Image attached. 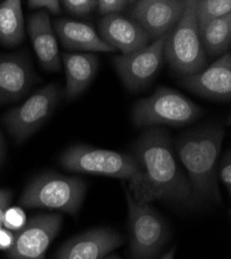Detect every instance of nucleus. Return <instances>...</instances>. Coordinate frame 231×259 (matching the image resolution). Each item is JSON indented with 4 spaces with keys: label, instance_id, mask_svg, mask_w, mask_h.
<instances>
[{
    "label": "nucleus",
    "instance_id": "nucleus-27",
    "mask_svg": "<svg viewBox=\"0 0 231 259\" xmlns=\"http://www.w3.org/2000/svg\"><path fill=\"white\" fill-rule=\"evenodd\" d=\"M13 197V192L7 189H0V227L4 225V218Z\"/></svg>",
    "mask_w": 231,
    "mask_h": 259
},
{
    "label": "nucleus",
    "instance_id": "nucleus-11",
    "mask_svg": "<svg viewBox=\"0 0 231 259\" xmlns=\"http://www.w3.org/2000/svg\"><path fill=\"white\" fill-rule=\"evenodd\" d=\"M184 8L186 2L181 0H141L135 2L129 16L153 42L174 28Z\"/></svg>",
    "mask_w": 231,
    "mask_h": 259
},
{
    "label": "nucleus",
    "instance_id": "nucleus-12",
    "mask_svg": "<svg viewBox=\"0 0 231 259\" xmlns=\"http://www.w3.org/2000/svg\"><path fill=\"white\" fill-rule=\"evenodd\" d=\"M178 84L199 97L229 103L231 101V53L228 51L197 74L181 77Z\"/></svg>",
    "mask_w": 231,
    "mask_h": 259
},
{
    "label": "nucleus",
    "instance_id": "nucleus-5",
    "mask_svg": "<svg viewBox=\"0 0 231 259\" xmlns=\"http://www.w3.org/2000/svg\"><path fill=\"white\" fill-rule=\"evenodd\" d=\"M196 2H186V8L178 23L168 34L164 48V58L180 77L203 71L207 56L203 50L196 23Z\"/></svg>",
    "mask_w": 231,
    "mask_h": 259
},
{
    "label": "nucleus",
    "instance_id": "nucleus-8",
    "mask_svg": "<svg viewBox=\"0 0 231 259\" xmlns=\"http://www.w3.org/2000/svg\"><path fill=\"white\" fill-rule=\"evenodd\" d=\"M64 95L65 91L60 85L48 84L24 103L9 110L3 122L18 143L23 142L51 117Z\"/></svg>",
    "mask_w": 231,
    "mask_h": 259
},
{
    "label": "nucleus",
    "instance_id": "nucleus-4",
    "mask_svg": "<svg viewBox=\"0 0 231 259\" xmlns=\"http://www.w3.org/2000/svg\"><path fill=\"white\" fill-rule=\"evenodd\" d=\"M202 115V108L181 93L159 86L151 97L135 103L131 118L135 127L160 124L179 127L196 121Z\"/></svg>",
    "mask_w": 231,
    "mask_h": 259
},
{
    "label": "nucleus",
    "instance_id": "nucleus-13",
    "mask_svg": "<svg viewBox=\"0 0 231 259\" xmlns=\"http://www.w3.org/2000/svg\"><path fill=\"white\" fill-rule=\"evenodd\" d=\"M38 81L27 54L0 55V104L24 99Z\"/></svg>",
    "mask_w": 231,
    "mask_h": 259
},
{
    "label": "nucleus",
    "instance_id": "nucleus-26",
    "mask_svg": "<svg viewBox=\"0 0 231 259\" xmlns=\"http://www.w3.org/2000/svg\"><path fill=\"white\" fill-rule=\"evenodd\" d=\"M219 174H220L221 182L226 187L228 194H230L231 193V155L229 150L222 160Z\"/></svg>",
    "mask_w": 231,
    "mask_h": 259
},
{
    "label": "nucleus",
    "instance_id": "nucleus-30",
    "mask_svg": "<svg viewBox=\"0 0 231 259\" xmlns=\"http://www.w3.org/2000/svg\"><path fill=\"white\" fill-rule=\"evenodd\" d=\"M174 252H175V249H171L169 252L166 253V254L162 257V259H173Z\"/></svg>",
    "mask_w": 231,
    "mask_h": 259
},
{
    "label": "nucleus",
    "instance_id": "nucleus-28",
    "mask_svg": "<svg viewBox=\"0 0 231 259\" xmlns=\"http://www.w3.org/2000/svg\"><path fill=\"white\" fill-rule=\"evenodd\" d=\"M14 241V232L5 227H0V250L8 252L12 248Z\"/></svg>",
    "mask_w": 231,
    "mask_h": 259
},
{
    "label": "nucleus",
    "instance_id": "nucleus-17",
    "mask_svg": "<svg viewBox=\"0 0 231 259\" xmlns=\"http://www.w3.org/2000/svg\"><path fill=\"white\" fill-rule=\"evenodd\" d=\"M53 30L57 34L61 45L68 50L86 53H108L116 51L102 40L93 26L77 20L69 18L56 19Z\"/></svg>",
    "mask_w": 231,
    "mask_h": 259
},
{
    "label": "nucleus",
    "instance_id": "nucleus-1",
    "mask_svg": "<svg viewBox=\"0 0 231 259\" xmlns=\"http://www.w3.org/2000/svg\"><path fill=\"white\" fill-rule=\"evenodd\" d=\"M132 155L144 176L141 203L160 200L193 207L190 182L178 164L170 135L165 128L146 127L135 141Z\"/></svg>",
    "mask_w": 231,
    "mask_h": 259
},
{
    "label": "nucleus",
    "instance_id": "nucleus-23",
    "mask_svg": "<svg viewBox=\"0 0 231 259\" xmlns=\"http://www.w3.org/2000/svg\"><path fill=\"white\" fill-rule=\"evenodd\" d=\"M97 3L96 0H65L62 2V7L73 16L84 17L97 9Z\"/></svg>",
    "mask_w": 231,
    "mask_h": 259
},
{
    "label": "nucleus",
    "instance_id": "nucleus-25",
    "mask_svg": "<svg viewBox=\"0 0 231 259\" xmlns=\"http://www.w3.org/2000/svg\"><path fill=\"white\" fill-rule=\"evenodd\" d=\"M27 6L32 11H44L53 15L61 13V3L58 0H29L27 2Z\"/></svg>",
    "mask_w": 231,
    "mask_h": 259
},
{
    "label": "nucleus",
    "instance_id": "nucleus-16",
    "mask_svg": "<svg viewBox=\"0 0 231 259\" xmlns=\"http://www.w3.org/2000/svg\"><path fill=\"white\" fill-rule=\"evenodd\" d=\"M27 30L40 67L47 72L60 71L61 58L50 14L44 11L33 13L28 19Z\"/></svg>",
    "mask_w": 231,
    "mask_h": 259
},
{
    "label": "nucleus",
    "instance_id": "nucleus-19",
    "mask_svg": "<svg viewBox=\"0 0 231 259\" xmlns=\"http://www.w3.org/2000/svg\"><path fill=\"white\" fill-rule=\"evenodd\" d=\"M25 36L22 3L7 0L0 3V44L14 48L23 41Z\"/></svg>",
    "mask_w": 231,
    "mask_h": 259
},
{
    "label": "nucleus",
    "instance_id": "nucleus-18",
    "mask_svg": "<svg viewBox=\"0 0 231 259\" xmlns=\"http://www.w3.org/2000/svg\"><path fill=\"white\" fill-rule=\"evenodd\" d=\"M66 72L65 96L73 101L87 90L96 78L100 60L94 53H64L61 56Z\"/></svg>",
    "mask_w": 231,
    "mask_h": 259
},
{
    "label": "nucleus",
    "instance_id": "nucleus-15",
    "mask_svg": "<svg viewBox=\"0 0 231 259\" xmlns=\"http://www.w3.org/2000/svg\"><path fill=\"white\" fill-rule=\"evenodd\" d=\"M123 236L109 228H97L73 237L59 250L56 259H103L122 245Z\"/></svg>",
    "mask_w": 231,
    "mask_h": 259
},
{
    "label": "nucleus",
    "instance_id": "nucleus-24",
    "mask_svg": "<svg viewBox=\"0 0 231 259\" xmlns=\"http://www.w3.org/2000/svg\"><path fill=\"white\" fill-rule=\"evenodd\" d=\"M134 4L135 2H128V0H100L97 3V11L104 17L119 15L129 7H133Z\"/></svg>",
    "mask_w": 231,
    "mask_h": 259
},
{
    "label": "nucleus",
    "instance_id": "nucleus-21",
    "mask_svg": "<svg viewBox=\"0 0 231 259\" xmlns=\"http://www.w3.org/2000/svg\"><path fill=\"white\" fill-rule=\"evenodd\" d=\"M231 14L230 0H200L196 2V23L198 30L212 21Z\"/></svg>",
    "mask_w": 231,
    "mask_h": 259
},
{
    "label": "nucleus",
    "instance_id": "nucleus-7",
    "mask_svg": "<svg viewBox=\"0 0 231 259\" xmlns=\"http://www.w3.org/2000/svg\"><path fill=\"white\" fill-rule=\"evenodd\" d=\"M124 194L129 207L131 255L134 259H154L167 242L169 228L150 203H138L127 188Z\"/></svg>",
    "mask_w": 231,
    "mask_h": 259
},
{
    "label": "nucleus",
    "instance_id": "nucleus-20",
    "mask_svg": "<svg viewBox=\"0 0 231 259\" xmlns=\"http://www.w3.org/2000/svg\"><path fill=\"white\" fill-rule=\"evenodd\" d=\"M198 31L206 56L224 55L231 45V14L212 21Z\"/></svg>",
    "mask_w": 231,
    "mask_h": 259
},
{
    "label": "nucleus",
    "instance_id": "nucleus-22",
    "mask_svg": "<svg viewBox=\"0 0 231 259\" xmlns=\"http://www.w3.org/2000/svg\"><path fill=\"white\" fill-rule=\"evenodd\" d=\"M26 223H27L26 213L22 208L18 206L8 207L5 213L3 227L11 231L18 232L26 225Z\"/></svg>",
    "mask_w": 231,
    "mask_h": 259
},
{
    "label": "nucleus",
    "instance_id": "nucleus-14",
    "mask_svg": "<svg viewBox=\"0 0 231 259\" xmlns=\"http://www.w3.org/2000/svg\"><path fill=\"white\" fill-rule=\"evenodd\" d=\"M100 37L106 44L128 55L151 44V39L138 23L130 17L112 15L99 22Z\"/></svg>",
    "mask_w": 231,
    "mask_h": 259
},
{
    "label": "nucleus",
    "instance_id": "nucleus-29",
    "mask_svg": "<svg viewBox=\"0 0 231 259\" xmlns=\"http://www.w3.org/2000/svg\"><path fill=\"white\" fill-rule=\"evenodd\" d=\"M5 154H6V147H5V142H4V138L0 134V165H2L4 158H5Z\"/></svg>",
    "mask_w": 231,
    "mask_h": 259
},
{
    "label": "nucleus",
    "instance_id": "nucleus-10",
    "mask_svg": "<svg viewBox=\"0 0 231 259\" xmlns=\"http://www.w3.org/2000/svg\"><path fill=\"white\" fill-rule=\"evenodd\" d=\"M58 213L38 214L27 221L26 225L15 234V241L8 251L10 259H45L46 251L55 239L60 226Z\"/></svg>",
    "mask_w": 231,
    "mask_h": 259
},
{
    "label": "nucleus",
    "instance_id": "nucleus-6",
    "mask_svg": "<svg viewBox=\"0 0 231 259\" xmlns=\"http://www.w3.org/2000/svg\"><path fill=\"white\" fill-rule=\"evenodd\" d=\"M85 190V183L79 178L45 174L27 186L20 202L25 207L56 209L76 215Z\"/></svg>",
    "mask_w": 231,
    "mask_h": 259
},
{
    "label": "nucleus",
    "instance_id": "nucleus-2",
    "mask_svg": "<svg viewBox=\"0 0 231 259\" xmlns=\"http://www.w3.org/2000/svg\"><path fill=\"white\" fill-rule=\"evenodd\" d=\"M225 135L223 125L208 123L180 135L175 142L176 155L188 171L193 207L204 201L222 202L217 164Z\"/></svg>",
    "mask_w": 231,
    "mask_h": 259
},
{
    "label": "nucleus",
    "instance_id": "nucleus-9",
    "mask_svg": "<svg viewBox=\"0 0 231 259\" xmlns=\"http://www.w3.org/2000/svg\"><path fill=\"white\" fill-rule=\"evenodd\" d=\"M168 34L169 32L134 53L113 57L114 69L129 91L140 92L146 89L159 75Z\"/></svg>",
    "mask_w": 231,
    "mask_h": 259
},
{
    "label": "nucleus",
    "instance_id": "nucleus-31",
    "mask_svg": "<svg viewBox=\"0 0 231 259\" xmlns=\"http://www.w3.org/2000/svg\"><path fill=\"white\" fill-rule=\"evenodd\" d=\"M106 259H119V258H117L116 256H111V257H109V258H106Z\"/></svg>",
    "mask_w": 231,
    "mask_h": 259
},
{
    "label": "nucleus",
    "instance_id": "nucleus-3",
    "mask_svg": "<svg viewBox=\"0 0 231 259\" xmlns=\"http://www.w3.org/2000/svg\"><path fill=\"white\" fill-rule=\"evenodd\" d=\"M59 162L68 171L121 179L130 184L133 198L141 203L144 176L132 153H120L84 144L74 145L61 155Z\"/></svg>",
    "mask_w": 231,
    "mask_h": 259
}]
</instances>
